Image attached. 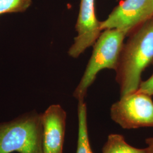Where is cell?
I'll list each match as a JSON object with an SVG mask.
<instances>
[{
    "instance_id": "obj_1",
    "label": "cell",
    "mask_w": 153,
    "mask_h": 153,
    "mask_svg": "<svg viewBox=\"0 0 153 153\" xmlns=\"http://www.w3.org/2000/svg\"><path fill=\"white\" fill-rule=\"evenodd\" d=\"M153 62V17L136 28L121 53L116 79L121 97L137 91L142 72Z\"/></svg>"
},
{
    "instance_id": "obj_2",
    "label": "cell",
    "mask_w": 153,
    "mask_h": 153,
    "mask_svg": "<svg viewBox=\"0 0 153 153\" xmlns=\"http://www.w3.org/2000/svg\"><path fill=\"white\" fill-rule=\"evenodd\" d=\"M44 153L42 114L33 111L0 123V153Z\"/></svg>"
},
{
    "instance_id": "obj_3",
    "label": "cell",
    "mask_w": 153,
    "mask_h": 153,
    "mask_svg": "<svg viewBox=\"0 0 153 153\" xmlns=\"http://www.w3.org/2000/svg\"><path fill=\"white\" fill-rule=\"evenodd\" d=\"M126 35L116 29L105 30L101 33L94 44L93 53L82 79L73 93L78 100H84L88 88L99 71L104 69L116 71Z\"/></svg>"
},
{
    "instance_id": "obj_4",
    "label": "cell",
    "mask_w": 153,
    "mask_h": 153,
    "mask_svg": "<svg viewBox=\"0 0 153 153\" xmlns=\"http://www.w3.org/2000/svg\"><path fill=\"white\" fill-rule=\"evenodd\" d=\"M111 117L124 129L153 127V101L151 96L139 91L121 97L112 104Z\"/></svg>"
},
{
    "instance_id": "obj_5",
    "label": "cell",
    "mask_w": 153,
    "mask_h": 153,
    "mask_svg": "<svg viewBox=\"0 0 153 153\" xmlns=\"http://www.w3.org/2000/svg\"><path fill=\"white\" fill-rule=\"evenodd\" d=\"M152 17L153 0H124L100 22V28L116 29L127 35Z\"/></svg>"
},
{
    "instance_id": "obj_6",
    "label": "cell",
    "mask_w": 153,
    "mask_h": 153,
    "mask_svg": "<svg viewBox=\"0 0 153 153\" xmlns=\"http://www.w3.org/2000/svg\"><path fill=\"white\" fill-rule=\"evenodd\" d=\"M77 35L68 51L69 55L77 58L93 45L101 34L100 22L95 14V0H81L76 25Z\"/></svg>"
},
{
    "instance_id": "obj_7",
    "label": "cell",
    "mask_w": 153,
    "mask_h": 153,
    "mask_svg": "<svg viewBox=\"0 0 153 153\" xmlns=\"http://www.w3.org/2000/svg\"><path fill=\"white\" fill-rule=\"evenodd\" d=\"M66 114L60 105L53 104L42 114L44 153H62Z\"/></svg>"
},
{
    "instance_id": "obj_8",
    "label": "cell",
    "mask_w": 153,
    "mask_h": 153,
    "mask_svg": "<svg viewBox=\"0 0 153 153\" xmlns=\"http://www.w3.org/2000/svg\"><path fill=\"white\" fill-rule=\"evenodd\" d=\"M78 134L76 153H93L88 133L87 107L84 100H78Z\"/></svg>"
},
{
    "instance_id": "obj_9",
    "label": "cell",
    "mask_w": 153,
    "mask_h": 153,
    "mask_svg": "<svg viewBox=\"0 0 153 153\" xmlns=\"http://www.w3.org/2000/svg\"><path fill=\"white\" fill-rule=\"evenodd\" d=\"M102 153H146V148L138 149L129 145L121 134H111L102 149Z\"/></svg>"
},
{
    "instance_id": "obj_10",
    "label": "cell",
    "mask_w": 153,
    "mask_h": 153,
    "mask_svg": "<svg viewBox=\"0 0 153 153\" xmlns=\"http://www.w3.org/2000/svg\"><path fill=\"white\" fill-rule=\"evenodd\" d=\"M31 4L32 0H0V15L24 12Z\"/></svg>"
},
{
    "instance_id": "obj_11",
    "label": "cell",
    "mask_w": 153,
    "mask_h": 153,
    "mask_svg": "<svg viewBox=\"0 0 153 153\" xmlns=\"http://www.w3.org/2000/svg\"><path fill=\"white\" fill-rule=\"evenodd\" d=\"M137 91L151 97L153 95V74L146 81L141 82Z\"/></svg>"
},
{
    "instance_id": "obj_12",
    "label": "cell",
    "mask_w": 153,
    "mask_h": 153,
    "mask_svg": "<svg viewBox=\"0 0 153 153\" xmlns=\"http://www.w3.org/2000/svg\"><path fill=\"white\" fill-rule=\"evenodd\" d=\"M145 142L148 145V147L146 148V153H153V137L146 138Z\"/></svg>"
}]
</instances>
